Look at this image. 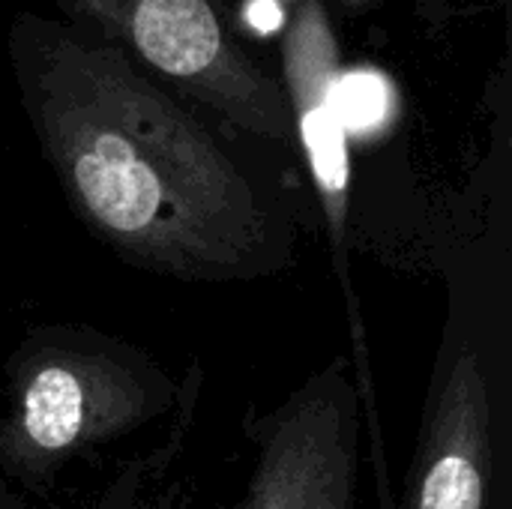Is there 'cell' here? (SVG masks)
<instances>
[{
    "label": "cell",
    "mask_w": 512,
    "mask_h": 509,
    "mask_svg": "<svg viewBox=\"0 0 512 509\" xmlns=\"http://www.w3.org/2000/svg\"><path fill=\"white\" fill-rule=\"evenodd\" d=\"M21 93L75 216L126 264L183 282H249L294 261L276 204L123 51L57 27L36 36Z\"/></svg>",
    "instance_id": "obj_1"
},
{
    "label": "cell",
    "mask_w": 512,
    "mask_h": 509,
    "mask_svg": "<svg viewBox=\"0 0 512 509\" xmlns=\"http://www.w3.org/2000/svg\"><path fill=\"white\" fill-rule=\"evenodd\" d=\"M171 381L135 348L87 330H57L15 360L12 411L0 417V468L48 486L81 450L156 417Z\"/></svg>",
    "instance_id": "obj_2"
},
{
    "label": "cell",
    "mask_w": 512,
    "mask_h": 509,
    "mask_svg": "<svg viewBox=\"0 0 512 509\" xmlns=\"http://www.w3.org/2000/svg\"><path fill=\"white\" fill-rule=\"evenodd\" d=\"M123 39L138 60L231 126L291 144L294 123L282 87L231 39L213 0H69Z\"/></svg>",
    "instance_id": "obj_3"
},
{
    "label": "cell",
    "mask_w": 512,
    "mask_h": 509,
    "mask_svg": "<svg viewBox=\"0 0 512 509\" xmlns=\"http://www.w3.org/2000/svg\"><path fill=\"white\" fill-rule=\"evenodd\" d=\"M240 509H354L360 396L339 357L297 387L258 429Z\"/></svg>",
    "instance_id": "obj_4"
},
{
    "label": "cell",
    "mask_w": 512,
    "mask_h": 509,
    "mask_svg": "<svg viewBox=\"0 0 512 509\" xmlns=\"http://www.w3.org/2000/svg\"><path fill=\"white\" fill-rule=\"evenodd\" d=\"M285 102L336 246L351 204V141L339 117L342 57L321 0H303L282 42Z\"/></svg>",
    "instance_id": "obj_5"
},
{
    "label": "cell",
    "mask_w": 512,
    "mask_h": 509,
    "mask_svg": "<svg viewBox=\"0 0 512 509\" xmlns=\"http://www.w3.org/2000/svg\"><path fill=\"white\" fill-rule=\"evenodd\" d=\"M492 402L474 348L459 351L423 429L405 509H486Z\"/></svg>",
    "instance_id": "obj_6"
},
{
    "label": "cell",
    "mask_w": 512,
    "mask_h": 509,
    "mask_svg": "<svg viewBox=\"0 0 512 509\" xmlns=\"http://www.w3.org/2000/svg\"><path fill=\"white\" fill-rule=\"evenodd\" d=\"M396 114V90L378 69H342L339 75V117L351 138H369L384 132Z\"/></svg>",
    "instance_id": "obj_7"
},
{
    "label": "cell",
    "mask_w": 512,
    "mask_h": 509,
    "mask_svg": "<svg viewBox=\"0 0 512 509\" xmlns=\"http://www.w3.org/2000/svg\"><path fill=\"white\" fill-rule=\"evenodd\" d=\"M300 3L303 0H243L240 15H243V24L255 36H273L276 30L285 27L291 9Z\"/></svg>",
    "instance_id": "obj_8"
},
{
    "label": "cell",
    "mask_w": 512,
    "mask_h": 509,
    "mask_svg": "<svg viewBox=\"0 0 512 509\" xmlns=\"http://www.w3.org/2000/svg\"><path fill=\"white\" fill-rule=\"evenodd\" d=\"M345 3H354V6H363V3H369V0H345Z\"/></svg>",
    "instance_id": "obj_9"
}]
</instances>
